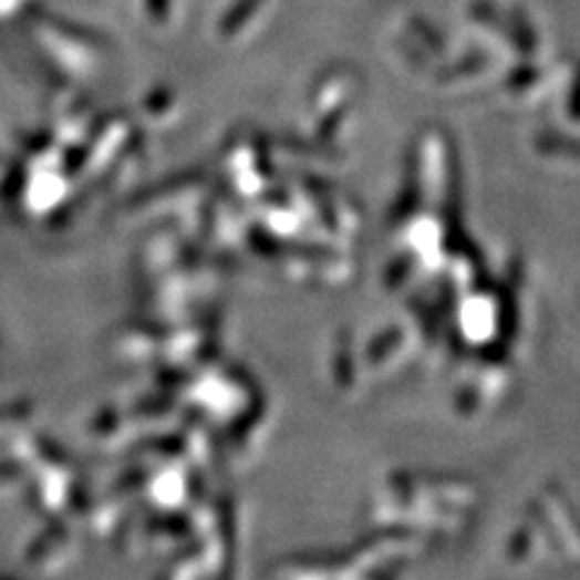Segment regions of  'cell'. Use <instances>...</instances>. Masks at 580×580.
I'll list each match as a JSON object with an SVG mask.
<instances>
[]
</instances>
